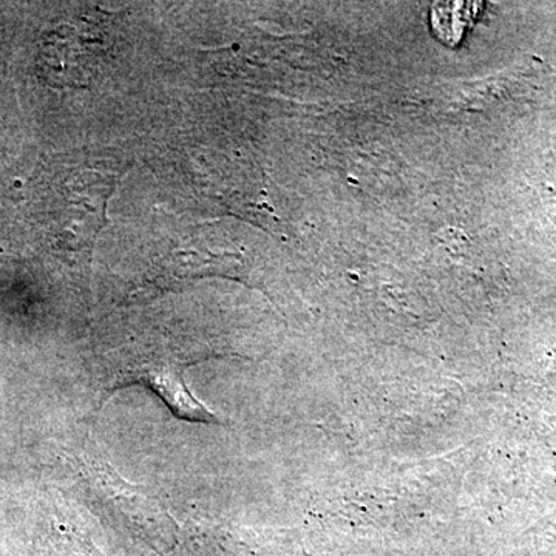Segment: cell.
Instances as JSON below:
<instances>
[{
	"label": "cell",
	"instance_id": "1",
	"mask_svg": "<svg viewBox=\"0 0 556 556\" xmlns=\"http://www.w3.org/2000/svg\"><path fill=\"white\" fill-rule=\"evenodd\" d=\"M189 356L174 346L135 348L131 353L124 354L118 367L113 369L108 390L115 391L130 383H141L155 391L175 416L190 422H217L214 413L193 396L186 386V368L201 361Z\"/></svg>",
	"mask_w": 556,
	"mask_h": 556
}]
</instances>
